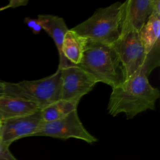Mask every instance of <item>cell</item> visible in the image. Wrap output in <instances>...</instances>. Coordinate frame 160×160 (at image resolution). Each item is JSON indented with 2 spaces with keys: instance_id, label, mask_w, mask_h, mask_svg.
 Wrapping results in <instances>:
<instances>
[{
  "instance_id": "1",
  "label": "cell",
  "mask_w": 160,
  "mask_h": 160,
  "mask_svg": "<svg viewBox=\"0 0 160 160\" xmlns=\"http://www.w3.org/2000/svg\"><path fill=\"white\" fill-rule=\"evenodd\" d=\"M112 89L108 104V113L112 116L124 113L127 119L148 110L153 111L160 97L159 90L150 84L145 69Z\"/></svg>"
},
{
  "instance_id": "2",
  "label": "cell",
  "mask_w": 160,
  "mask_h": 160,
  "mask_svg": "<svg viewBox=\"0 0 160 160\" xmlns=\"http://www.w3.org/2000/svg\"><path fill=\"white\" fill-rule=\"evenodd\" d=\"M77 66L91 74L98 82L104 83L112 89L126 81L121 61L111 45L88 39L82 60Z\"/></svg>"
},
{
  "instance_id": "3",
  "label": "cell",
  "mask_w": 160,
  "mask_h": 160,
  "mask_svg": "<svg viewBox=\"0 0 160 160\" xmlns=\"http://www.w3.org/2000/svg\"><path fill=\"white\" fill-rule=\"evenodd\" d=\"M122 2L98 9L88 19L71 29L87 39L112 45L120 37Z\"/></svg>"
},
{
  "instance_id": "4",
  "label": "cell",
  "mask_w": 160,
  "mask_h": 160,
  "mask_svg": "<svg viewBox=\"0 0 160 160\" xmlns=\"http://www.w3.org/2000/svg\"><path fill=\"white\" fill-rule=\"evenodd\" d=\"M61 69L37 80L19 82H5L4 94L20 98L38 104L41 109L61 99Z\"/></svg>"
},
{
  "instance_id": "5",
  "label": "cell",
  "mask_w": 160,
  "mask_h": 160,
  "mask_svg": "<svg viewBox=\"0 0 160 160\" xmlns=\"http://www.w3.org/2000/svg\"><path fill=\"white\" fill-rule=\"evenodd\" d=\"M111 46L121 61L126 81L146 70V56L139 32L132 31L121 34Z\"/></svg>"
},
{
  "instance_id": "6",
  "label": "cell",
  "mask_w": 160,
  "mask_h": 160,
  "mask_svg": "<svg viewBox=\"0 0 160 160\" xmlns=\"http://www.w3.org/2000/svg\"><path fill=\"white\" fill-rule=\"evenodd\" d=\"M33 136H48L61 139L75 138L88 143H93L98 141L84 128L77 109L58 120L51 122L42 121Z\"/></svg>"
},
{
  "instance_id": "7",
  "label": "cell",
  "mask_w": 160,
  "mask_h": 160,
  "mask_svg": "<svg viewBox=\"0 0 160 160\" xmlns=\"http://www.w3.org/2000/svg\"><path fill=\"white\" fill-rule=\"evenodd\" d=\"M59 69L61 79L60 99L81 100L98 83L91 74L77 65L72 64Z\"/></svg>"
},
{
  "instance_id": "8",
  "label": "cell",
  "mask_w": 160,
  "mask_h": 160,
  "mask_svg": "<svg viewBox=\"0 0 160 160\" xmlns=\"http://www.w3.org/2000/svg\"><path fill=\"white\" fill-rule=\"evenodd\" d=\"M146 56V72L149 76L160 65V15L152 14L139 31Z\"/></svg>"
},
{
  "instance_id": "9",
  "label": "cell",
  "mask_w": 160,
  "mask_h": 160,
  "mask_svg": "<svg viewBox=\"0 0 160 160\" xmlns=\"http://www.w3.org/2000/svg\"><path fill=\"white\" fill-rule=\"evenodd\" d=\"M42 121L41 109L1 122L0 140L6 146L22 138L33 136Z\"/></svg>"
},
{
  "instance_id": "10",
  "label": "cell",
  "mask_w": 160,
  "mask_h": 160,
  "mask_svg": "<svg viewBox=\"0 0 160 160\" xmlns=\"http://www.w3.org/2000/svg\"><path fill=\"white\" fill-rule=\"evenodd\" d=\"M153 0H127L122 2L121 34L134 31L139 32L152 14Z\"/></svg>"
},
{
  "instance_id": "11",
  "label": "cell",
  "mask_w": 160,
  "mask_h": 160,
  "mask_svg": "<svg viewBox=\"0 0 160 160\" xmlns=\"http://www.w3.org/2000/svg\"><path fill=\"white\" fill-rule=\"evenodd\" d=\"M38 20L41 24L42 30H44L53 39L59 57V69H62L72 65L62 55V46L64 36L69 30L62 18L52 14H39Z\"/></svg>"
},
{
  "instance_id": "12",
  "label": "cell",
  "mask_w": 160,
  "mask_h": 160,
  "mask_svg": "<svg viewBox=\"0 0 160 160\" xmlns=\"http://www.w3.org/2000/svg\"><path fill=\"white\" fill-rule=\"evenodd\" d=\"M41 109L36 103L7 94L0 96V121L28 115Z\"/></svg>"
},
{
  "instance_id": "13",
  "label": "cell",
  "mask_w": 160,
  "mask_h": 160,
  "mask_svg": "<svg viewBox=\"0 0 160 160\" xmlns=\"http://www.w3.org/2000/svg\"><path fill=\"white\" fill-rule=\"evenodd\" d=\"M87 42L86 38L69 29L62 43V55L72 64L78 65L82 60Z\"/></svg>"
},
{
  "instance_id": "14",
  "label": "cell",
  "mask_w": 160,
  "mask_h": 160,
  "mask_svg": "<svg viewBox=\"0 0 160 160\" xmlns=\"http://www.w3.org/2000/svg\"><path fill=\"white\" fill-rule=\"evenodd\" d=\"M79 99H59L41 109L43 122H51L58 120L74 110L77 109Z\"/></svg>"
},
{
  "instance_id": "15",
  "label": "cell",
  "mask_w": 160,
  "mask_h": 160,
  "mask_svg": "<svg viewBox=\"0 0 160 160\" xmlns=\"http://www.w3.org/2000/svg\"><path fill=\"white\" fill-rule=\"evenodd\" d=\"M24 22L29 28L31 29L32 32L34 34H39L41 30H42V26L38 19H33L27 17L24 19Z\"/></svg>"
},
{
  "instance_id": "16",
  "label": "cell",
  "mask_w": 160,
  "mask_h": 160,
  "mask_svg": "<svg viewBox=\"0 0 160 160\" xmlns=\"http://www.w3.org/2000/svg\"><path fill=\"white\" fill-rule=\"evenodd\" d=\"M0 160H18L9 151V147L0 140Z\"/></svg>"
},
{
  "instance_id": "17",
  "label": "cell",
  "mask_w": 160,
  "mask_h": 160,
  "mask_svg": "<svg viewBox=\"0 0 160 160\" xmlns=\"http://www.w3.org/2000/svg\"><path fill=\"white\" fill-rule=\"evenodd\" d=\"M28 3V0H11L9 2L8 5L11 8H17L19 6H26Z\"/></svg>"
},
{
  "instance_id": "18",
  "label": "cell",
  "mask_w": 160,
  "mask_h": 160,
  "mask_svg": "<svg viewBox=\"0 0 160 160\" xmlns=\"http://www.w3.org/2000/svg\"><path fill=\"white\" fill-rule=\"evenodd\" d=\"M4 81L0 80V96L4 94Z\"/></svg>"
},
{
  "instance_id": "19",
  "label": "cell",
  "mask_w": 160,
  "mask_h": 160,
  "mask_svg": "<svg viewBox=\"0 0 160 160\" xmlns=\"http://www.w3.org/2000/svg\"><path fill=\"white\" fill-rule=\"evenodd\" d=\"M9 8H10V6H9L8 4L6 5V6H3V7H1V8H0V12L2 11L6 10V9H9Z\"/></svg>"
},
{
  "instance_id": "20",
  "label": "cell",
  "mask_w": 160,
  "mask_h": 160,
  "mask_svg": "<svg viewBox=\"0 0 160 160\" xmlns=\"http://www.w3.org/2000/svg\"><path fill=\"white\" fill-rule=\"evenodd\" d=\"M1 122L0 121V127H1Z\"/></svg>"
}]
</instances>
